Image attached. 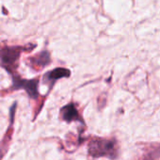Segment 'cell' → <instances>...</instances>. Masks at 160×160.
Returning <instances> with one entry per match:
<instances>
[{"label":"cell","mask_w":160,"mask_h":160,"mask_svg":"<svg viewBox=\"0 0 160 160\" xmlns=\"http://www.w3.org/2000/svg\"><path fill=\"white\" fill-rule=\"evenodd\" d=\"M88 150L92 157H108L114 159L118 155L117 142L115 139L94 138L90 141Z\"/></svg>","instance_id":"cell-1"},{"label":"cell","mask_w":160,"mask_h":160,"mask_svg":"<svg viewBox=\"0 0 160 160\" xmlns=\"http://www.w3.org/2000/svg\"><path fill=\"white\" fill-rule=\"evenodd\" d=\"M26 47L22 46H5L0 48V65L12 73L17 70L20 55Z\"/></svg>","instance_id":"cell-2"},{"label":"cell","mask_w":160,"mask_h":160,"mask_svg":"<svg viewBox=\"0 0 160 160\" xmlns=\"http://www.w3.org/2000/svg\"><path fill=\"white\" fill-rule=\"evenodd\" d=\"M38 85H39V79H22L18 76H13V89L14 90H25L29 97L36 99L39 96L38 92Z\"/></svg>","instance_id":"cell-3"},{"label":"cell","mask_w":160,"mask_h":160,"mask_svg":"<svg viewBox=\"0 0 160 160\" xmlns=\"http://www.w3.org/2000/svg\"><path fill=\"white\" fill-rule=\"evenodd\" d=\"M70 74H71L70 70L66 68H56L44 74L43 81L50 85H53L57 80L60 78H67L70 76Z\"/></svg>","instance_id":"cell-4"},{"label":"cell","mask_w":160,"mask_h":160,"mask_svg":"<svg viewBox=\"0 0 160 160\" xmlns=\"http://www.w3.org/2000/svg\"><path fill=\"white\" fill-rule=\"evenodd\" d=\"M60 116L62 120L67 122H72L73 121H82L79 113L73 104H68L60 109Z\"/></svg>","instance_id":"cell-5"},{"label":"cell","mask_w":160,"mask_h":160,"mask_svg":"<svg viewBox=\"0 0 160 160\" xmlns=\"http://www.w3.org/2000/svg\"><path fill=\"white\" fill-rule=\"evenodd\" d=\"M31 66L36 69H42L50 63V54L48 51H42L30 58Z\"/></svg>","instance_id":"cell-6"}]
</instances>
